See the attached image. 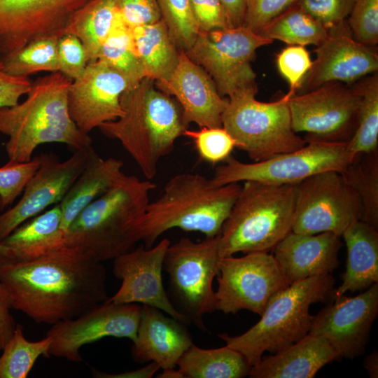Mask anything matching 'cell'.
Wrapping results in <instances>:
<instances>
[{
  "label": "cell",
  "mask_w": 378,
  "mask_h": 378,
  "mask_svg": "<svg viewBox=\"0 0 378 378\" xmlns=\"http://www.w3.org/2000/svg\"><path fill=\"white\" fill-rule=\"evenodd\" d=\"M12 309L35 322L53 325L76 318L108 298L102 262L64 246L0 269Z\"/></svg>",
  "instance_id": "obj_1"
},
{
  "label": "cell",
  "mask_w": 378,
  "mask_h": 378,
  "mask_svg": "<svg viewBox=\"0 0 378 378\" xmlns=\"http://www.w3.org/2000/svg\"><path fill=\"white\" fill-rule=\"evenodd\" d=\"M155 187L148 179L125 174L74 220L65 246L99 262L130 251L140 241L141 220Z\"/></svg>",
  "instance_id": "obj_2"
},
{
  "label": "cell",
  "mask_w": 378,
  "mask_h": 378,
  "mask_svg": "<svg viewBox=\"0 0 378 378\" xmlns=\"http://www.w3.org/2000/svg\"><path fill=\"white\" fill-rule=\"evenodd\" d=\"M71 82L59 71L50 73L32 82L24 101L0 108V133L8 137L9 160L28 162L44 144H64L75 150L92 146L89 134L77 127L69 113Z\"/></svg>",
  "instance_id": "obj_3"
},
{
  "label": "cell",
  "mask_w": 378,
  "mask_h": 378,
  "mask_svg": "<svg viewBox=\"0 0 378 378\" xmlns=\"http://www.w3.org/2000/svg\"><path fill=\"white\" fill-rule=\"evenodd\" d=\"M155 85V80L145 78L126 90L120 97L123 114L98 127L121 144L148 180L187 128L178 102Z\"/></svg>",
  "instance_id": "obj_4"
},
{
  "label": "cell",
  "mask_w": 378,
  "mask_h": 378,
  "mask_svg": "<svg viewBox=\"0 0 378 378\" xmlns=\"http://www.w3.org/2000/svg\"><path fill=\"white\" fill-rule=\"evenodd\" d=\"M239 183L216 185L203 175L181 173L150 202L140 227V241L151 247L166 231L178 228L218 236L240 192Z\"/></svg>",
  "instance_id": "obj_5"
},
{
  "label": "cell",
  "mask_w": 378,
  "mask_h": 378,
  "mask_svg": "<svg viewBox=\"0 0 378 378\" xmlns=\"http://www.w3.org/2000/svg\"><path fill=\"white\" fill-rule=\"evenodd\" d=\"M334 285L330 274L288 284L271 297L260 319L245 332L237 336L221 333L218 337L253 366L265 351L276 353L306 336L314 316L309 313L310 306L332 302Z\"/></svg>",
  "instance_id": "obj_6"
},
{
  "label": "cell",
  "mask_w": 378,
  "mask_h": 378,
  "mask_svg": "<svg viewBox=\"0 0 378 378\" xmlns=\"http://www.w3.org/2000/svg\"><path fill=\"white\" fill-rule=\"evenodd\" d=\"M218 234V252H268L292 230L296 184L243 182Z\"/></svg>",
  "instance_id": "obj_7"
},
{
  "label": "cell",
  "mask_w": 378,
  "mask_h": 378,
  "mask_svg": "<svg viewBox=\"0 0 378 378\" xmlns=\"http://www.w3.org/2000/svg\"><path fill=\"white\" fill-rule=\"evenodd\" d=\"M258 90L239 92L227 99L222 127L253 162L300 149L307 141L291 124L287 94L271 102L255 99Z\"/></svg>",
  "instance_id": "obj_8"
},
{
  "label": "cell",
  "mask_w": 378,
  "mask_h": 378,
  "mask_svg": "<svg viewBox=\"0 0 378 378\" xmlns=\"http://www.w3.org/2000/svg\"><path fill=\"white\" fill-rule=\"evenodd\" d=\"M218 235L195 242L182 237L169 246L163 270L180 311L201 331L207 330L205 314L216 311L214 278L218 274Z\"/></svg>",
  "instance_id": "obj_9"
},
{
  "label": "cell",
  "mask_w": 378,
  "mask_h": 378,
  "mask_svg": "<svg viewBox=\"0 0 378 378\" xmlns=\"http://www.w3.org/2000/svg\"><path fill=\"white\" fill-rule=\"evenodd\" d=\"M356 156L346 143L307 142L302 148L251 163L230 155L218 166L212 181L216 185L258 181L272 185H290L326 171L342 172Z\"/></svg>",
  "instance_id": "obj_10"
},
{
  "label": "cell",
  "mask_w": 378,
  "mask_h": 378,
  "mask_svg": "<svg viewBox=\"0 0 378 378\" xmlns=\"http://www.w3.org/2000/svg\"><path fill=\"white\" fill-rule=\"evenodd\" d=\"M273 41L244 26L200 31L186 52L211 78L219 94L228 98L246 90H258L251 62L255 51Z\"/></svg>",
  "instance_id": "obj_11"
},
{
  "label": "cell",
  "mask_w": 378,
  "mask_h": 378,
  "mask_svg": "<svg viewBox=\"0 0 378 378\" xmlns=\"http://www.w3.org/2000/svg\"><path fill=\"white\" fill-rule=\"evenodd\" d=\"M360 95L354 84L326 83L288 97L292 128L307 142L347 143L358 125Z\"/></svg>",
  "instance_id": "obj_12"
},
{
  "label": "cell",
  "mask_w": 378,
  "mask_h": 378,
  "mask_svg": "<svg viewBox=\"0 0 378 378\" xmlns=\"http://www.w3.org/2000/svg\"><path fill=\"white\" fill-rule=\"evenodd\" d=\"M360 199L342 174L326 171L296 184L291 231L300 234L332 232L342 237L354 221L361 220Z\"/></svg>",
  "instance_id": "obj_13"
},
{
  "label": "cell",
  "mask_w": 378,
  "mask_h": 378,
  "mask_svg": "<svg viewBox=\"0 0 378 378\" xmlns=\"http://www.w3.org/2000/svg\"><path fill=\"white\" fill-rule=\"evenodd\" d=\"M216 308L224 314L245 309L260 316L271 297L288 286L272 254L255 251L220 257Z\"/></svg>",
  "instance_id": "obj_14"
},
{
  "label": "cell",
  "mask_w": 378,
  "mask_h": 378,
  "mask_svg": "<svg viewBox=\"0 0 378 378\" xmlns=\"http://www.w3.org/2000/svg\"><path fill=\"white\" fill-rule=\"evenodd\" d=\"M141 307L106 300L76 318L52 325L46 334L51 338L48 356L80 362V349L102 338H127L133 342L136 337Z\"/></svg>",
  "instance_id": "obj_15"
},
{
  "label": "cell",
  "mask_w": 378,
  "mask_h": 378,
  "mask_svg": "<svg viewBox=\"0 0 378 378\" xmlns=\"http://www.w3.org/2000/svg\"><path fill=\"white\" fill-rule=\"evenodd\" d=\"M93 150L92 146L76 150L64 161L52 155H41V164L19 200L0 214V242L23 223L59 203L84 169Z\"/></svg>",
  "instance_id": "obj_16"
},
{
  "label": "cell",
  "mask_w": 378,
  "mask_h": 378,
  "mask_svg": "<svg viewBox=\"0 0 378 378\" xmlns=\"http://www.w3.org/2000/svg\"><path fill=\"white\" fill-rule=\"evenodd\" d=\"M170 244L169 239L164 238L151 247L141 246L114 258L113 272L122 283L107 300L149 305L186 326L191 323L188 317L173 304L164 287L162 272Z\"/></svg>",
  "instance_id": "obj_17"
},
{
  "label": "cell",
  "mask_w": 378,
  "mask_h": 378,
  "mask_svg": "<svg viewBox=\"0 0 378 378\" xmlns=\"http://www.w3.org/2000/svg\"><path fill=\"white\" fill-rule=\"evenodd\" d=\"M378 314V283L355 297L334 299L314 316L309 334L326 339L341 358L363 354Z\"/></svg>",
  "instance_id": "obj_18"
},
{
  "label": "cell",
  "mask_w": 378,
  "mask_h": 378,
  "mask_svg": "<svg viewBox=\"0 0 378 378\" xmlns=\"http://www.w3.org/2000/svg\"><path fill=\"white\" fill-rule=\"evenodd\" d=\"M80 8L75 0H0V57L38 38H59Z\"/></svg>",
  "instance_id": "obj_19"
},
{
  "label": "cell",
  "mask_w": 378,
  "mask_h": 378,
  "mask_svg": "<svg viewBox=\"0 0 378 378\" xmlns=\"http://www.w3.org/2000/svg\"><path fill=\"white\" fill-rule=\"evenodd\" d=\"M314 52L316 59L298 94L330 82L351 85L378 70L377 51L353 37L346 20L328 28L326 37Z\"/></svg>",
  "instance_id": "obj_20"
},
{
  "label": "cell",
  "mask_w": 378,
  "mask_h": 378,
  "mask_svg": "<svg viewBox=\"0 0 378 378\" xmlns=\"http://www.w3.org/2000/svg\"><path fill=\"white\" fill-rule=\"evenodd\" d=\"M134 85L128 78L100 60L88 63L69 88L68 106L72 120L85 134L116 120L123 114L121 95Z\"/></svg>",
  "instance_id": "obj_21"
},
{
  "label": "cell",
  "mask_w": 378,
  "mask_h": 378,
  "mask_svg": "<svg viewBox=\"0 0 378 378\" xmlns=\"http://www.w3.org/2000/svg\"><path fill=\"white\" fill-rule=\"evenodd\" d=\"M159 89L176 98L188 127H222V115L227 104L208 74L180 50L178 64L164 80L155 82Z\"/></svg>",
  "instance_id": "obj_22"
},
{
  "label": "cell",
  "mask_w": 378,
  "mask_h": 378,
  "mask_svg": "<svg viewBox=\"0 0 378 378\" xmlns=\"http://www.w3.org/2000/svg\"><path fill=\"white\" fill-rule=\"evenodd\" d=\"M341 237L332 232H289L272 249L287 284L331 274L339 265Z\"/></svg>",
  "instance_id": "obj_23"
},
{
  "label": "cell",
  "mask_w": 378,
  "mask_h": 378,
  "mask_svg": "<svg viewBox=\"0 0 378 378\" xmlns=\"http://www.w3.org/2000/svg\"><path fill=\"white\" fill-rule=\"evenodd\" d=\"M192 344V335L185 324L155 307H141L136 337L131 351L136 362H155L162 370L175 368Z\"/></svg>",
  "instance_id": "obj_24"
},
{
  "label": "cell",
  "mask_w": 378,
  "mask_h": 378,
  "mask_svg": "<svg viewBox=\"0 0 378 378\" xmlns=\"http://www.w3.org/2000/svg\"><path fill=\"white\" fill-rule=\"evenodd\" d=\"M341 358L324 337L307 334L287 347L262 356L251 366V378H312L326 365Z\"/></svg>",
  "instance_id": "obj_25"
},
{
  "label": "cell",
  "mask_w": 378,
  "mask_h": 378,
  "mask_svg": "<svg viewBox=\"0 0 378 378\" xmlns=\"http://www.w3.org/2000/svg\"><path fill=\"white\" fill-rule=\"evenodd\" d=\"M347 250L342 282L335 289L334 299L346 292L363 291L378 283V229L358 220L343 232Z\"/></svg>",
  "instance_id": "obj_26"
},
{
  "label": "cell",
  "mask_w": 378,
  "mask_h": 378,
  "mask_svg": "<svg viewBox=\"0 0 378 378\" xmlns=\"http://www.w3.org/2000/svg\"><path fill=\"white\" fill-rule=\"evenodd\" d=\"M123 162L115 158H103L92 150L84 169L59 203L62 228L66 233L77 216L106 192L124 174Z\"/></svg>",
  "instance_id": "obj_27"
},
{
  "label": "cell",
  "mask_w": 378,
  "mask_h": 378,
  "mask_svg": "<svg viewBox=\"0 0 378 378\" xmlns=\"http://www.w3.org/2000/svg\"><path fill=\"white\" fill-rule=\"evenodd\" d=\"M1 242L14 251L18 261L37 259L64 248L59 205L23 223Z\"/></svg>",
  "instance_id": "obj_28"
},
{
  "label": "cell",
  "mask_w": 378,
  "mask_h": 378,
  "mask_svg": "<svg viewBox=\"0 0 378 378\" xmlns=\"http://www.w3.org/2000/svg\"><path fill=\"white\" fill-rule=\"evenodd\" d=\"M130 29L147 78L155 82L166 80L178 64L180 50L173 41L164 22L161 19L152 24Z\"/></svg>",
  "instance_id": "obj_29"
},
{
  "label": "cell",
  "mask_w": 378,
  "mask_h": 378,
  "mask_svg": "<svg viewBox=\"0 0 378 378\" xmlns=\"http://www.w3.org/2000/svg\"><path fill=\"white\" fill-rule=\"evenodd\" d=\"M122 21L114 0H90L73 15L64 34L79 38L90 63L97 59L102 44Z\"/></svg>",
  "instance_id": "obj_30"
},
{
  "label": "cell",
  "mask_w": 378,
  "mask_h": 378,
  "mask_svg": "<svg viewBox=\"0 0 378 378\" xmlns=\"http://www.w3.org/2000/svg\"><path fill=\"white\" fill-rule=\"evenodd\" d=\"M183 378H243L251 365L239 351L227 346L202 349L192 344L177 365Z\"/></svg>",
  "instance_id": "obj_31"
},
{
  "label": "cell",
  "mask_w": 378,
  "mask_h": 378,
  "mask_svg": "<svg viewBox=\"0 0 378 378\" xmlns=\"http://www.w3.org/2000/svg\"><path fill=\"white\" fill-rule=\"evenodd\" d=\"M328 29L297 4L267 24L258 34L279 40L288 46H318L326 37Z\"/></svg>",
  "instance_id": "obj_32"
},
{
  "label": "cell",
  "mask_w": 378,
  "mask_h": 378,
  "mask_svg": "<svg viewBox=\"0 0 378 378\" xmlns=\"http://www.w3.org/2000/svg\"><path fill=\"white\" fill-rule=\"evenodd\" d=\"M360 95L358 125L346 143L354 155L370 153L378 146V74L368 75L353 83Z\"/></svg>",
  "instance_id": "obj_33"
},
{
  "label": "cell",
  "mask_w": 378,
  "mask_h": 378,
  "mask_svg": "<svg viewBox=\"0 0 378 378\" xmlns=\"http://www.w3.org/2000/svg\"><path fill=\"white\" fill-rule=\"evenodd\" d=\"M341 174L360 199V220L378 229V150L356 155Z\"/></svg>",
  "instance_id": "obj_34"
},
{
  "label": "cell",
  "mask_w": 378,
  "mask_h": 378,
  "mask_svg": "<svg viewBox=\"0 0 378 378\" xmlns=\"http://www.w3.org/2000/svg\"><path fill=\"white\" fill-rule=\"evenodd\" d=\"M97 59L125 76L134 85L147 78L134 46L131 29L123 21L104 42Z\"/></svg>",
  "instance_id": "obj_35"
},
{
  "label": "cell",
  "mask_w": 378,
  "mask_h": 378,
  "mask_svg": "<svg viewBox=\"0 0 378 378\" xmlns=\"http://www.w3.org/2000/svg\"><path fill=\"white\" fill-rule=\"evenodd\" d=\"M58 38L54 36L38 38L10 55L0 57L5 71L10 75L22 77L41 71H59Z\"/></svg>",
  "instance_id": "obj_36"
},
{
  "label": "cell",
  "mask_w": 378,
  "mask_h": 378,
  "mask_svg": "<svg viewBox=\"0 0 378 378\" xmlns=\"http://www.w3.org/2000/svg\"><path fill=\"white\" fill-rule=\"evenodd\" d=\"M51 338L29 341L17 325L0 356V378H26L41 355L48 356Z\"/></svg>",
  "instance_id": "obj_37"
},
{
  "label": "cell",
  "mask_w": 378,
  "mask_h": 378,
  "mask_svg": "<svg viewBox=\"0 0 378 378\" xmlns=\"http://www.w3.org/2000/svg\"><path fill=\"white\" fill-rule=\"evenodd\" d=\"M162 20L179 50L186 51L200 29L193 18L190 0H158Z\"/></svg>",
  "instance_id": "obj_38"
},
{
  "label": "cell",
  "mask_w": 378,
  "mask_h": 378,
  "mask_svg": "<svg viewBox=\"0 0 378 378\" xmlns=\"http://www.w3.org/2000/svg\"><path fill=\"white\" fill-rule=\"evenodd\" d=\"M183 136L190 138L199 156L211 164L225 162L235 148V141L223 127H205L198 130L186 128Z\"/></svg>",
  "instance_id": "obj_39"
},
{
  "label": "cell",
  "mask_w": 378,
  "mask_h": 378,
  "mask_svg": "<svg viewBox=\"0 0 378 378\" xmlns=\"http://www.w3.org/2000/svg\"><path fill=\"white\" fill-rule=\"evenodd\" d=\"M41 156L31 160L18 162L9 160L0 167V197L2 210L10 207L21 195L27 183L38 168Z\"/></svg>",
  "instance_id": "obj_40"
},
{
  "label": "cell",
  "mask_w": 378,
  "mask_h": 378,
  "mask_svg": "<svg viewBox=\"0 0 378 378\" xmlns=\"http://www.w3.org/2000/svg\"><path fill=\"white\" fill-rule=\"evenodd\" d=\"M346 20L357 41L368 46L378 43V0H354Z\"/></svg>",
  "instance_id": "obj_41"
},
{
  "label": "cell",
  "mask_w": 378,
  "mask_h": 378,
  "mask_svg": "<svg viewBox=\"0 0 378 378\" xmlns=\"http://www.w3.org/2000/svg\"><path fill=\"white\" fill-rule=\"evenodd\" d=\"M276 65L281 75L288 81V97L296 94L312 67L309 52L302 46L290 45L277 55Z\"/></svg>",
  "instance_id": "obj_42"
},
{
  "label": "cell",
  "mask_w": 378,
  "mask_h": 378,
  "mask_svg": "<svg viewBox=\"0 0 378 378\" xmlns=\"http://www.w3.org/2000/svg\"><path fill=\"white\" fill-rule=\"evenodd\" d=\"M59 72L74 80L84 72L88 62L85 50L76 36L64 34L57 41Z\"/></svg>",
  "instance_id": "obj_43"
},
{
  "label": "cell",
  "mask_w": 378,
  "mask_h": 378,
  "mask_svg": "<svg viewBox=\"0 0 378 378\" xmlns=\"http://www.w3.org/2000/svg\"><path fill=\"white\" fill-rule=\"evenodd\" d=\"M298 0H246L243 26L258 34L267 24Z\"/></svg>",
  "instance_id": "obj_44"
},
{
  "label": "cell",
  "mask_w": 378,
  "mask_h": 378,
  "mask_svg": "<svg viewBox=\"0 0 378 378\" xmlns=\"http://www.w3.org/2000/svg\"><path fill=\"white\" fill-rule=\"evenodd\" d=\"M354 0H298L296 4L327 29L347 19Z\"/></svg>",
  "instance_id": "obj_45"
},
{
  "label": "cell",
  "mask_w": 378,
  "mask_h": 378,
  "mask_svg": "<svg viewBox=\"0 0 378 378\" xmlns=\"http://www.w3.org/2000/svg\"><path fill=\"white\" fill-rule=\"evenodd\" d=\"M124 22L130 28L162 19L158 0H114Z\"/></svg>",
  "instance_id": "obj_46"
},
{
  "label": "cell",
  "mask_w": 378,
  "mask_h": 378,
  "mask_svg": "<svg viewBox=\"0 0 378 378\" xmlns=\"http://www.w3.org/2000/svg\"><path fill=\"white\" fill-rule=\"evenodd\" d=\"M190 4L200 31L230 27L220 0H190Z\"/></svg>",
  "instance_id": "obj_47"
},
{
  "label": "cell",
  "mask_w": 378,
  "mask_h": 378,
  "mask_svg": "<svg viewBox=\"0 0 378 378\" xmlns=\"http://www.w3.org/2000/svg\"><path fill=\"white\" fill-rule=\"evenodd\" d=\"M31 84L32 82L28 77L8 74L0 59V108L18 104L20 99L29 92Z\"/></svg>",
  "instance_id": "obj_48"
},
{
  "label": "cell",
  "mask_w": 378,
  "mask_h": 378,
  "mask_svg": "<svg viewBox=\"0 0 378 378\" xmlns=\"http://www.w3.org/2000/svg\"><path fill=\"white\" fill-rule=\"evenodd\" d=\"M9 294L0 281V350H2L13 334L16 323L11 314Z\"/></svg>",
  "instance_id": "obj_49"
},
{
  "label": "cell",
  "mask_w": 378,
  "mask_h": 378,
  "mask_svg": "<svg viewBox=\"0 0 378 378\" xmlns=\"http://www.w3.org/2000/svg\"><path fill=\"white\" fill-rule=\"evenodd\" d=\"M230 27L243 26L246 0H220Z\"/></svg>",
  "instance_id": "obj_50"
},
{
  "label": "cell",
  "mask_w": 378,
  "mask_h": 378,
  "mask_svg": "<svg viewBox=\"0 0 378 378\" xmlns=\"http://www.w3.org/2000/svg\"><path fill=\"white\" fill-rule=\"evenodd\" d=\"M160 369L158 364L150 362L143 368L120 374H107L93 370V376L99 378H151Z\"/></svg>",
  "instance_id": "obj_51"
},
{
  "label": "cell",
  "mask_w": 378,
  "mask_h": 378,
  "mask_svg": "<svg viewBox=\"0 0 378 378\" xmlns=\"http://www.w3.org/2000/svg\"><path fill=\"white\" fill-rule=\"evenodd\" d=\"M0 210H2V201L0 197ZM18 261L14 251L0 242V269L4 266Z\"/></svg>",
  "instance_id": "obj_52"
},
{
  "label": "cell",
  "mask_w": 378,
  "mask_h": 378,
  "mask_svg": "<svg viewBox=\"0 0 378 378\" xmlns=\"http://www.w3.org/2000/svg\"><path fill=\"white\" fill-rule=\"evenodd\" d=\"M363 365L371 378L378 377V353L376 350L365 358Z\"/></svg>",
  "instance_id": "obj_53"
},
{
  "label": "cell",
  "mask_w": 378,
  "mask_h": 378,
  "mask_svg": "<svg viewBox=\"0 0 378 378\" xmlns=\"http://www.w3.org/2000/svg\"><path fill=\"white\" fill-rule=\"evenodd\" d=\"M157 377L159 378H183L181 372L175 368L163 369L162 372Z\"/></svg>",
  "instance_id": "obj_54"
},
{
  "label": "cell",
  "mask_w": 378,
  "mask_h": 378,
  "mask_svg": "<svg viewBox=\"0 0 378 378\" xmlns=\"http://www.w3.org/2000/svg\"><path fill=\"white\" fill-rule=\"evenodd\" d=\"M90 0H76L77 4L79 5L80 8H82L84 5H85L87 3H88Z\"/></svg>",
  "instance_id": "obj_55"
}]
</instances>
